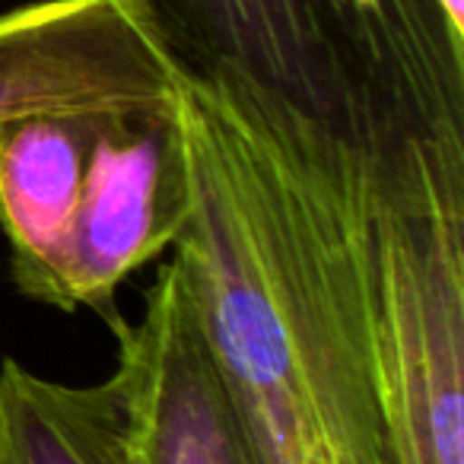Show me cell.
I'll use <instances>...</instances> for the list:
<instances>
[{"label":"cell","instance_id":"obj_4","mask_svg":"<svg viewBox=\"0 0 464 464\" xmlns=\"http://www.w3.org/2000/svg\"><path fill=\"white\" fill-rule=\"evenodd\" d=\"M191 213L179 109L105 115L71 229L23 293L64 312L109 315L118 286L172 248Z\"/></svg>","mask_w":464,"mask_h":464},{"label":"cell","instance_id":"obj_6","mask_svg":"<svg viewBox=\"0 0 464 464\" xmlns=\"http://www.w3.org/2000/svg\"><path fill=\"white\" fill-rule=\"evenodd\" d=\"M134 464H267L239 401L232 394L185 267L156 271L143 315L124 322L111 309Z\"/></svg>","mask_w":464,"mask_h":464},{"label":"cell","instance_id":"obj_8","mask_svg":"<svg viewBox=\"0 0 464 464\" xmlns=\"http://www.w3.org/2000/svg\"><path fill=\"white\" fill-rule=\"evenodd\" d=\"M0 464H134L118 379L67 385L4 360Z\"/></svg>","mask_w":464,"mask_h":464},{"label":"cell","instance_id":"obj_9","mask_svg":"<svg viewBox=\"0 0 464 464\" xmlns=\"http://www.w3.org/2000/svg\"><path fill=\"white\" fill-rule=\"evenodd\" d=\"M436 4L445 14V20H449L451 33H458L464 39V0H436Z\"/></svg>","mask_w":464,"mask_h":464},{"label":"cell","instance_id":"obj_3","mask_svg":"<svg viewBox=\"0 0 464 464\" xmlns=\"http://www.w3.org/2000/svg\"><path fill=\"white\" fill-rule=\"evenodd\" d=\"M366 246L398 464H464V134L369 153Z\"/></svg>","mask_w":464,"mask_h":464},{"label":"cell","instance_id":"obj_7","mask_svg":"<svg viewBox=\"0 0 464 464\" xmlns=\"http://www.w3.org/2000/svg\"><path fill=\"white\" fill-rule=\"evenodd\" d=\"M105 115H48L0 124V232L20 293L71 229Z\"/></svg>","mask_w":464,"mask_h":464},{"label":"cell","instance_id":"obj_2","mask_svg":"<svg viewBox=\"0 0 464 464\" xmlns=\"http://www.w3.org/2000/svg\"><path fill=\"white\" fill-rule=\"evenodd\" d=\"M198 77L343 143L464 134V39L436 0H147Z\"/></svg>","mask_w":464,"mask_h":464},{"label":"cell","instance_id":"obj_1","mask_svg":"<svg viewBox=\"0 0 464 464\" xmlns=\"http://www.w3.org/2000/svg\"><path fill=\"white\" fill-rule=\"evenodd\" d=\"M175 258L267 464H398L366 246L372 150L185 67Z\"/></svg>","mask_w":464,"mask_h":464},{"label":"cell","instance_id":"obj_5","mask_svg":"<svg viewBox=\"0 0 464 464\" xmlns=\"http://www.w3.org/2000/svg\"><path fill=\"white\" fill-rule=\"evenodd\" d=\"M181 80L147 0H35L0 14V124L175 109Z\"/></svg>","mask_w":464,"mask_h":464}]
</instances>
